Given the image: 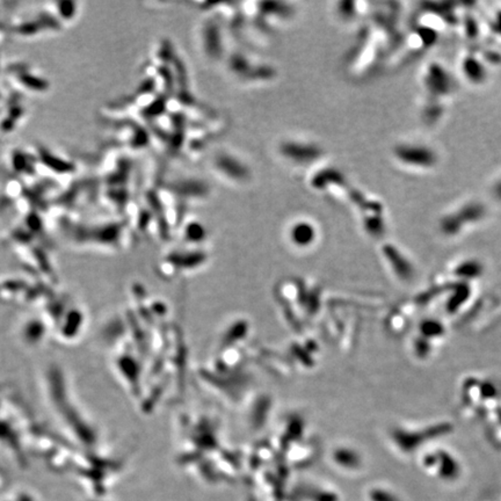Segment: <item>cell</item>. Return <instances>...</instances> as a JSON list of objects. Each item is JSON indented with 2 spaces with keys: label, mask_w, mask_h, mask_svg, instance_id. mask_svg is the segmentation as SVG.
I'll return each mask as SVG.
<instances>
[{
  "label": "cell",
  "mask_w": 501,
  "mask_h": 501,
  "mask_svg": "<svg viewBox=\"0 0 501 501\" xmlns=\"http://www.w3.org/2000/svg\"><path fill=\"white\" fill-rule=\"evenodd\" d=\"M277 151L282 159L294 166L305 167L316 164L325 151L319 144L303 138H287L280 142Z\"/></svg>",
  "instance_id": "6da1fadb"
},
{
  "label": "cell",
  "mask_w": 501,
  "mask_h": 501,
  "mask_svg": "<svg viewBox=\"0 0 501 501\" xmlns=\"http://www.w3.org/2000/svg\"><path fill=\"white\" fill-rule=\"evenodd\" d=\"M229 70L236 78L244 81L271 80L275 76L271 66L256 64L243 53L232 55L229 59Z\"/></svg>",
  "instance_id": "7a4b0ae2"
},
{
  "label": "cell",
  "mask_w": 501,
  "mask_h": 501,
  "mask_svg": "<svg viewBox=\"0 0 501 501\" xmlns=\"http://www.w3.org/2000/svg\"><path fill=\"white\" fill-rule=\"evenodd\" d=\"M213 166L216 171L227 181L241 185L251 179V170L243 159L230 152H220L216 154Z\"/></svg>",
  "instance_id": "3957f363"
},
{
  "label": "cell",
  "mask_w": 501,
  "mask_h": 501,
  "mask_svg": "<svg viewBox=\"0 0 501 501\" xmlns=\"http://www.w3.org/2000/svg\"><path fill=\"white\" fill-rule=\"evenodd\" d=\"M289 239L297 247H309L317 239V229L308 220L295 221L289 227Z\"/></svg>",
  "instance_id": "277c9868"
}]
</instances>
